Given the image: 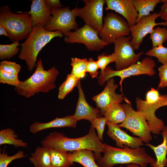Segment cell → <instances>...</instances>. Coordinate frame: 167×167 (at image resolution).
Segmentation results:
<instances>
[{"instance_id": "1", "label": "cell", "mask_w": 167, "mask_h": 167, "mask_svg": "<svg viewBox=\"0 0 167 167\" xmlns=\"http://www.w3.org/2000/svg\"><path fill=\"white\" fill-rule=\"evenodd\" d=\"M41 143L43 147L66 152L90 150L95 152V157L97 161L101 157V154L103 152L104 146V143L98 138L94 128L91 125L88 133L82 137L71 138L62 133L54 132L46 136Z\"/></svg>"}, {"instance_id": "2", "label": "cell", "mask_w": 167, "mask_h": 167, "mask_svg": "<svg viewBox=\"0 0 167 167\" xmlns=\"http://www.w3.org/2000/svg\"><path fill=\"white\" fill-rule=\"evenodd\" d=\"M104 156L97 161L99 167H113L118 164H135L141 167H147L155 159L141 147L133 149L129 147L117 148L104 143Z\"/></svg>"}, {"instance_id": "3", "label": "cell", "mask_w": 167, "mask_h": 167, "mask_svg": "<svg viewBox=\"0 0 167 167\" xmlns=\"http://www.w3.org/2000/svg\"><path fill=\"white\" fill-rule=\"evenodd\" d=\"M59 71L54 66L45 70L40 59L34 73L27 79L20 81L14 90L19 95L26 98L40 92L47 93L56 87L55 83Z\"/></svg>"}, {"instance_id": "4", "label": "cell", "mask_w": 167, "mask_h": 167, "mask_svg": "<svg viewBox=\"0 0 167 167\" xmlns=\"http://www.w3.org/2000/svg\"><path fill=\"white\" fill-rule=\"evenodd\" d=\"M63 35L58 31H48L43 27H33L26 40L21 44L18 58L25 61L29 71H32L36 66L37 57L42 49L54 38Z\"/></svg>"}, {"instance_id": "5", "label": "cell", "mask_w": 167, "mask_h": 167, "mask_svg": "<svg viewBox=\"0 0 167 167\" xmlns=\"http://www.w3.org/2000/svg\"><path fill=\"white\" fill-rule=\"evenodd\" d=\"M0 11V26L7 30L11 41H19L28 36L33 27L29 14L23 11L14 13L7 6L1 7Z\"/></svg>"}, {"instance_id": "6", "label": "cell", "mask_w": 167, "mask_h": 167, "mask_svg": "<svg viewBox=\"0 0 167 167\" xmlns=\"http://www.w3.org/2000/svg\"><path fill=\"white\" fill-rule=\"evenodd\" d=\"M156 65L154 60L147 57L143 58L140 62L121 70H115L110 66H107L103 72L100 73L98 77V82L102 86L110 78L116 76H119L120 78L119 84L121 87V91L122 92V83L124 79L132 76L141 75L153 76L156 73L154 70Z\"/></svg>"}, {"instance_id": "7", "label": "cell", "mask_w": 167, "mask_h": 167, "mask_svg": "<svg viewBox=\"0 0 167 167\" xmlns=\"http://www.w3.org/2000/svg\"><path fill=\"white\" fill-rule=\"evenodd\" d=\"M122 105L126 112V117L123 122L118 125L119 127L126 128L141 139L143 143H149L152 137L147 121L140 113L132 108L131 104L126 103Z\"/></svg>"}, {"instance_id": "8", "label": "cell", "mask_w": 167, "mask_h": 167, "mask_svg": "<svg viewBox=\"0 0 167 167\" xmlns=\"http://www.w3.org/2000/svg\"><path fill=\"white\" fill-rule=\"evenodd\" d=\"M130 27L127 22L122 17L112 12H108L104 18L99 36L109 45L114 43L118 38L130 35Z\"/></svg>"}, {"instance_id": "9", "label": "cell", "mask_w": 167, "mask_h": 167, "mask_svg": "<svg viewBox=\"0 0 167 167\" xmlns=\"http://www.w3.org/2000/svg\"><path fill=\"white\" fill-rule=\"evenodd\" d=\"M84 6L72 10L76 16L81 18L87 25L99 34L103 25L104 0H84Z\"/></svg>"}, {"instance_id": "10", "label": "cell", "mask_w": 167, "mask_h": 167, "mask_svg": "<svg viewBox=\"0 0 167 167\" xmlns=\"http://www.w3.org/2000/svg\"><path fill=\"white\" fill-rule=\"evenodd\" d=\"M99 34L88 25L85 24L74 31L64 35V41L68 43H81L91 51H99L109 45L101 40Z\"/></svg>"}, {"instance_id": "11", "label": "cell", "mask_w": 167, "mask_h": 167, "mask_svg": "<svg viewBox=\"0 0 167 167\" xmlns=\"http://www.w3.org/2000/svg\"><path fill=\"white\" fill-rule=\"evenodd\" d=\"M135 102L137 110L140 113L147 121L152 133L159 135L165 126L163 121L156 115L155 112L159 108L167 106V95H161L159 99L151 104L147 103L139 97H136Z\"/></svg>"}, {"instance_id": "12", "label": "cell", "mask_w": 167, "mask_h": 167, "mask_svg": "<svg viewBox=\"0 0 167 167\" xmlns=\"http://www.w3.org/2000/svg\"><path fill=\"white\" fill-rule=\"evenodd\" d=\"M131 36H122L114 43L116 70L126 69L137 63L144 53L143 51L138 54L135 53L131 42Z\"/></svg>"}, {"instance_id": "13", "label": "cell", "mask_w": 167, "mask_h": 167, "mask_svg": "<svg viewBox=\"0 0 167 167\" xmlns=\"http://www.w3.org/2000/svg\"><path fill=\"white\" fill-rule=\"evenodd\" d=\"M51 18L44 27L48 31H58L65 35L71 30H76L78 25L76 21V16L70 8L60 7L51 11Z\"/></svg>"}, {"instance_id": "14", "label": "cell", "mask_w": 167, "mask_h": 167, "mask_svg": "<svg viewBox=\"0 0 167 167\" xmlns=\"http://www.w3.org/2000/svg\"><path fill=\"white\" fill-rule=\"evenodd\" d=\"M160 16L159 12H155L149 15L143 17L135 24L130 27L131 37V42L135 50L139 49L144 37L148 34H150L156 26H167V21L156 22V19Z\"/></svg>"}, {"instance_id": "15", "label": "cell", "mask_w": 167, "mask_h": 167, "mask_svg": "<svg viewBox=\"0 0 167 167\" xmlns=\"http://www.w3.org/2000/svg\"><path fill=\"white\" fill-rule=\"evenodd\" d=\"M118 85L115 84V80L112 78L107 81L104 90L99 94L93 96L92 99L96 103L97 107L101 111V114L110 105L115 103L120 104L123 100L126 103L131 102L123 94H118L115 92Z\"/></svg>"}, {"instance_id": "16", "label": "cell", "mask_w": 167, "mask_h": 167, "mask_svg": "<svg viewBox=\"0 0 167 167\" xmlns=\"http://www.w3.org/2000/svg\"><path fill=\"white\" fill-rule=\"evenodd\" d=\"M108 136L114 140L119 148L129 147L135 149L143 145L142 140L139 137L132 136L122 130L118 124L107 122Z\"/></svg>"}, {"instance_id": "17", "label": "cell", "mask_w": 167, "mask_h": 167, "mask_svg": "<svg viewBox=\"0 0 167 167\" xmlns=\"http://www.w3.org/2000/svg\"><path fill=\"white\" fill-rule=\"evenodd\" d=\"M79 92V97L75 110L73 115L77 122L82 119H86L92 123L101 115L100 110L97 108L90 106L87 102L81 86L80 80L77 85Z\"/></svg>"}, {"instance_id": "18", "label": "cell", "mask_w": 167, "mask_h": 167, "mask_svg": "<svg viewBox=\"0 0 167 167\" xmlns=\"http://www.w3.org/2000/svg\"><path fill=\"white\" fill-rule=\"evenodd\" d=\"M106 11L111 10L122 16L130 27L136 23L138 13L133 3V0H106Z\"/></svg>"}, {"instance_id": "19", "label": "cell", "mask_w": 167, "mask_h": 167, "mask_svg": "<svg viewBox=\"0 0 167 167\" xmlns=\"http://www.w3.org/2000/svg\"><path fill=\"white\" fill-rule=\"evenodd\" d=\"M25 12L30 15L33 27H44L50 21L52 17L51 11L45 0H32L30 10Z\"/></svg>"}, {"instance_id": "20", "label": "cell", "mask_w": 167, "mask_h": 167, "mask_svg": "<svg viewBox=\"0 0 167 167\" xmlns=\"http://www.w3.org/2000/svg\"><path fill=\"white\" fill-rule=\"evenodd\" d=\"M76 122L73 115H68L61 118H57L45 123L36 122L30 126L29 131L32 133L35 134L42 130L52 128L66 127L75 128L76 126Z\"/></svg>"}, {"instance_id": "21", "label": "cell", "mask_w": 167, "mask_h": 167, "mask_svg": "<svg viewBox=\"0 0 167 167\" xmlns=\"http://www.w3.org/2000/svg\"><path fill=\"white\" fill-rule=\"evenodd\" d=\"M163 140L162 143L157 146L149 143L145 145L151 148L154 152L156 159L155 161L150 164L151 167H165L167 164V125L161 132Z\"/></svg>"}, {"instance_id": "22", "label": "cell", "mask_w": 167, "mask_h": 167, "mask_svg": "<svg viewBox=\"0 0 167 167\" xmlns=\"http://www.w3.org/2000/svg\"><path fill=\"white\" fill-rule=\"evenodd\" d=\"M68 154L72 165L74 162H77L84 167H99L96 163L94 155L91 150H77Z\"/></svg>"}, {"instance_id": "23", "label": "cell", "mask_w": 167, "mask_h": 167, "mask_svg": "<svg viewBox=\"0 0 167 167\" xmlns=\"http://www.w3.org/2000/svg\"><path fill=\"white\" fill-rule=\"evenodd\" d=\"M107 122L118 124L123 122L126 117V112L122 105L112 104L108 106L102 113Z\"/></svg>"}, {"instance_id": "24", "label": "cell", "mask_w": 167, "mask_h": 167, "mask_svg": "<svg viewBox=\"0 0 167 167\" xmlns=\"http://www.w3.org/2000/svg\"><path fill=\"white\" fill-rule=\"evenodd\" d=\"M35 167H50V157L49 148L38 146L29 157Z\"/></svg>"}, {"instance_id": "25", "label": "cell", "mask_w": 167, "mask_h": 167, "mask_svg": "<svg viewBox=\"0 0 167 167\" xmlns=\"http://www.w3.org/2000/svg\"><path fill=\"white\" fill-rule=\"evenodd\" d=\"M161 0H133L135 7L138 13L136 23L143 17L150 15Z\"/></svg>"}, {"instance_id": "26", "label": "cell", "mask_w": 167, "mask_h": 167, "mask_svg": "<svg viewBox=\"0 0 167 167\" xmlns=\"http://www.w3.org/2000/svg\"><path fill=\"white\" fill-rule=\"evenodd\" d=\"M18 137V135L11 128L2 130L0 131V145L8 144L16 148L27 147L28 143L22 140L17 139Z\"/></svg>"}, {"instance_id": "27", "label": "cell", "mask_w": 167, "mask_h": 167, "mask_svg": "<svg viewBox=\"0 0 167 167\" xmlns=\"http://www.w3.org/2000/svg\"><path fill=\"white\" fill-rule=\"evenodd\" d=\"M49 150L50 167H69L72 165L66 152L57 149L50 148Z\"/></svg>"}, {"instance_id": "28", "label": "cell", "mask_w": 167, "mask_h": 167, "mask_svg": "<svg viewBox=\"0 0 167 167\" xmlns=\"http://www.w3.org/2000/svg\"><path fill=\"white\" fill-rule=\"evenodd\" d=\"M80 79L71 74H68L64 81L59 86L58 98L63 99L77 85Z\"/></svg>"}, {"instance_id": "29", "label": "cell", "mask_w": 167, "mask_h": 167, "mask_svg": "<svg viewBox=\"0 0 167 167\" xmlns=\"http://www.w3.org/2000/svg\"><path fill=\"white\" fill-rule=\"evenodd\" d=\"M88 61L86 58H72L71 64L72 69L71 74L79 79L84 78L86 74Z\"/></svg>"}, {"instance_id": "30", "label": "cell", "mask_w": 167, "mask_h": 167, "mask_svg": "<svg viewBox=\"0 0 167 167\" xmlns=\"http://www.w3.org/2000/svg\"><path fill=\"white\" fill-rule=\"evenodd\" d=\"M149 38L151 40L152 47L163 45L167 41V28L158 27L154 28L150 34Z\"/></svg>"}, {"instance_id": "31", "label": "cell", "mask_w": 167, "mask_h": 167, "mask_svg": "<svg viewBox=\"0 0 167 167\" xmlns=\"http://www.w3.org/2000/svg\"><path fill=\"white\" fill-rule=\"evenodd\" d=\"M19 41L13 42L9 45H0V59L2 60L10 59L17 54L20 51L18 47Z\"/></svg>"}, {"instance_id": "32", "label": "cell", "mask_w": 167, "mask_h": 167, "mask_svg": "<svg viewBox=\"0 0 167 167\" xmlns=\"http://www.w3.org/2000/svg\"><path fill=\"white\" fill-rule=\"evenodd\" d=\"M145 55L156 58L162 64H167V47L163 45L152 47L145 53Z\"/></svg>"}, {"instance_id": "33", "label": "cell", "mask_w": 167, "mask_h": 167, "mask_svg": "<svg viewBox=\"0 0 167 167\" xmlns=\"http://www.w3.org/2000/svg\"><path fill=\"white\" fill-rule=\"evenodd\" d=\"M27 156L22 151H19L15 155L9 156L3 150L0 153V167H7L9 164L13 160L24 158Z\"/></svg>"}, {"instance_id": "34", "label": "cell", "mask_w": 167, "mask_h": 167, "mask_svg": "<svg viewBox=\"0 0 167 167\" xmlns=\"http://www.w3.org/2000/svg\"><path fill=\"white\" fill-rule=\"evenodd\" d=\"M20 81L18 75L5 72L0 70V83L15 86Z\"/></svg>"}, {"instance_id": "35", "label": "cell", "mask_w": 167, "mask_h": 167, "mask_svg": "<svg viewBox=\"0 0 167 167\" xmlns=\"http://www.w3.org/2000/svg\"><path fill=\"white\" fill-rule=\"evenodd\" d=\"M115 59L116 56L114 53L108 55L103 53L98 55L96 62L99 69L101 70L100 73L103 72L109 64L112 62H115Z\"/></svg>"}, {"instance_id": "36", "label": "cell", "mask_w": 167, "mask_h": 167, "mask_svg": "<svg viewBox=\"0 0 167 167\" xmlns=\"http://www.w3.org/2000/svg\"><path fill=\"white\" fill-rule=\"evenodd\" d=\"M21 69L20 65L15 62L4 60L0 63V70L6 72L18 75Z\"/></svg>"}, {"instance_id": "37", "label": "cell", "mask_w": 167, "mask_h": 167, "mask_svg": "<svg viewBox=\"0 0 167 167\" xmlns=\"http://www.w3.org/2000/svg\"><path fill=\"white\" fill-rule=\"evenodd\" d=\"M106 122V119L103 116L97 118L91 123V126L96 129L97 136L100 140L103 141V133Z\"/></svg>"}, {"instance_id": "38", "label": "cell", "mask_w": 167, "mask_h": 167, "mask_svg": "<svg viewBox=\"0 0 167 167\" xmlns=\"http://www.w3.org/2000/svg\"><path fill=\"white\" fill-rule=\"evenodd\" d=\"M160 79L158 88H164L167 87V64H162L158 69Z\"/></svg>"}, {"instance_id": "39", "label": "cell", "mask_w": 167, "mask_h": 167, "mask_svg": "<svg viewBox=\"0 0 167 167\" xmlns=\"http://www.w3.org/2000/svg\"><path fill=\"white\" fill-rule=\"evenodd\" d=\"M99 69L96 61H95L92 58H89L87 63L86 72L89 73L92 78H96Z\"/></svg>"}, {"instance_id": "40", "label": "cell", "mask_w": 167, "mask_h": 167, "mask_svg": "<svg viewBox=\"0 0 167 167\" xmlns=\"http://www.w3.org/2000/svg\"><path fill=\"white\" fill-rule=\"evenodd\" d=\"M160 95L157 90L151 88L146 93L145 101L148 104L154 103L159 99Z\"/></svg>"}, {"instance_id": "41", "label": "cell", "mask_w": 167, "mask_h": 167, "mask_svg": "<svg viewBox=\"0 0 167 167\" xmlns=\"http://www.w3.org/2000/svg\"><path fill=\"white\" fill-rule=\"evenodd\" d=\"M163 3L159 11L161 14V18L164 21H167V0H161Z\"/></svg>"}, {"instance_id": "42", "label": "cell", "mask_w": 167, "mask_h": 167, "mask_svg": "<svg viewBox=\"0 0 167 167\" xmlns=\"http://www.w3.org/2000/svg\"><path fill=\"white\" fill-rule=\"evenodd\" d=\"M45 2L51 12L53 9L63 7L59 0H46Z\"/></svg>"}, {"instance_id": "43", "label": "cell", "mask_w": 167, "mask_h": 167, "mask_svg": "<svg viewBox=\"0 0 167 167\" xmlns=\"http://www.w3.org/2000/svg\"><path fill=\"white\" fill-rule=\"evenodd\" d=\"M4 35L9 37V35L7 30L3 27L0 26V35Z\"/></svg>"}, {"instance_id": "44", "label": "cell", "mask_w": 167, "mask_h": 167, "mask_svg": "<svg viewBox=\"0 0 167 167\" xmlns=\"http://www.w3.org/2000/svg\"><path fill=\"white\" fill-rule=\"evenodd\" d=\"M118 167H141L139 165L135 164H128L125 167H123L122 166H120Z\"/></svg>"}, {"instance_id": "45", "label": "cell", "mask_w": 167, "mask_h": 167, "mask_svg": "<svg viewBox=\"0 0 167 167\" xmlns=\"http://www.w3.org/2000/svg\"><path fill=\"white\" fill-rule=\"evenodd\" d=\"M166 167H167V165H166Z\"/></svg>"}]
</instances>
